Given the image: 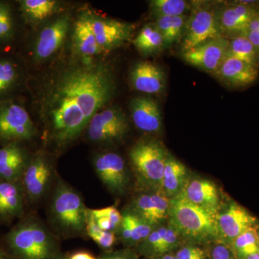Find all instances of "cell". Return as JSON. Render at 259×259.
I'll use <instances>...</instances> for the list:
<instances>
[{
    "label": "cell",
    "instance_id": "obj_42",
    "mask_svg": "<svg viewBox=\"0 0 259 259\" xmlns=\"http://www.w3.org/2000/svg\"><path fill=\"white\" fill-rule=\"evenodd\" d=\"M152 259H177L176 255L173 254V253H168V254H165L161 255V256L157 257V258H154Z\"/></svg>",
    "mask_w": 259,
    "mask_h": 259
},
{
    "label": "cell",
    "instance_id": "obj_32",
    "mask_svg": "<svg viewBox=\"0 0 259 259\" xmlns=\"http://www.w3.org/2000/svg\"><path fill=\"white\" fill-rule=\"evenodd\" d=\"M90 212L103 231L115 233L118 231L122 223V214L115 206L102 209H90Z\"/></svg>",
    "mask_w": 259,
    "mask_h": 259
},
{
    "label": "cell",
    "instance_id": "obj_19",
    "mask_svg": "<svg viewBox=\"0 0 259 259\" xmlns=\"http://www.w3.org/2000/svg\"><path fill=\"white\" fill-rule=\"evenodd\" d=\"M135 126L147 134H157L162 128V117L157 102L149 97H135L130 103Z\"/></svg>",
    "mask_w": 259,
    "mask_h": 259
},
{
    "label": "cell",
    "instance_id": "obj_18",
    "mask_svg": "<svg viewBox=\"0 0 259 259\" xmlns=\"http://www.w3.org/2000/svg\"><path fill=\"white\" fill-rule=\"evenodd\" d=\"M182 194L191 203L212 214H218L221 208L219 192L211 181L190 178Z\"/></svg>",
    "mask_w": 259,
    "mask_h": 259
},
{
    "label": "cell",
    "instance_id": "obj_27",
    "mask_svg": "<svg viewBox=\"0 0 259 259\" xmlns=\"http://www.w3.org/2000/svg\"><path fill=\"white\" fill-rule=\"evenodd\" d=\"M133 42L136 49L144 55L157 52L164 47L163 37L154 24H149L141 29Z\"/></svg>",
    "mask_w": 259,
    "mask_h": 259
},
{
    "label": "cell",
    "instance_id": "obj_36",
    "mask_svg": "<svg viewBox=\"0 0 259 259\" xmlns=\"http://www.w3.org/2000/svg\"><path fill=\"white\" fill-rule=\"evenodd\" d=\"M97 245L104 250L111 249L117 241V235L113 232L105 231L102 230L96 236L92 238Z\"/></svg>",
    "mask_w": 259,
    "mask_h": 259
},
{
    "label": "cell",
    "instance_id": "obj_45",
    "mask_svg": "<svg viewBox=\"0 0 259 259\" xmlns=\"http://www.w3.org/2000/svg\"><path fill=\"white\" fill-rule=\"evenodd\" d=\"M147 259H152V258H147Z\"/></svg>",
    "mask_w": 259,
    "mask_h": 259
},
{
    "label": "cell",
    "instance_id": "obj_11",
    "mask_svg": "<svg viewBox=\"0 0 259 259\" xmlns=\"http://www.w3.org/2000/svg\"><path fill=\"white\" fill-rule=\"evenodd\" d=\"M93 166L102 184L115 195L125 193L130 184V175L123 158L115 152L97 155Z\"/></svg>",
    "mask_w": 259,
    "mask_h": 259
},
{
    "label": "cell",
    "instance_id": "obj_28",
    "mask_svg": "<svg viewBox=\"0 0 259 259\" xmlns=\"http://www.w3.org/2000/svg\"><path fill=\"white\" fill-rule=\"evenodd\" d=\"M241 59L259 67V50L248 40L245 35L229 39L227 56Z\"/></svg>",
    "mask_w": 259,
    "mask_h": 259
},
{
    "label": "cell",
    "instance_id": "obj_14",
    "mask_svg": "<svg viewBox=\"0 0 259 259\" xmlns=\"http://www.w3.org/2000/svg\"><path fill=\"white\" fill-rule=\"evenodd\" d=\"M170 199L161 192L140 191L127 209L154 227L168 220Z\"/></svg>",
    "mask_w": 259,
    "mask_h": 259
},
{
    "label": "cell",
    "instance_id": "obj_33",
    "mask_svg": "<svg viewBox=\"0 0 259 259\" xmlns=\"http://www.w3.org/2000/svg\"><path fill=\"white\" fill-rule=\"evenodd\" d=\"M20 79L18 65L13 61L0 59V96L9 93Z\"/></svg>",
    "mask_w": 259,
    "mask_h": 259
},
{
    "label": "cell",
    "instance_id": "obj_20",
    "mask_svg": "<svg viewBox=\"0 0 259 259\" xmlns=\"http://www.w3.org/2000/svg\"><path fill=\"white\" fill-rule=\"evenodd\" d=\"M163 70L150 61H141L134 66L130 74L131 84L136 91L148 95L163 93L166 79Z\"/></svg>",
    "mask_w": 259,
    "mask_h": 259
},
{
    "label": "cell",
    "instance_id": "obj_26",
    "mask_svg": "<svg viewBox=\"0 0 259 259\" xmlns=\"http://www.w3.org/2000/svg\"><path fill=\"white\" fill-rule=\"evenodd\" d=\"M187 19V15L156 18L154 25L161 32L165 48L171 47L182 38L185 33Z\"/></svg>",
    "mask_w": 259,
    "mask_h": 259
},
{
    "label": "cell",
    "instance_id": "obj_35",
    "mask_svg": "<svg viewBox=\"0 0 259 259\" xmlns=\"http://www.w3.org/2000/svg\"><path fill=\"white\" fill-rule=\"evenodd\" d=\"M175 255L177 259H208L205 250L194 243L184 245Z\"/></svg>",
    "mask_w": 259,
    "mask_h": 259
},
{
    "label": "cell",
    "instance_id": "obj_29",
    "mask_svg": "<svg viewBox=\"0 0 259 259\" xmlns=\"http://www.w3.org/2000/svg\"><path fill=\"white\" fill-rule=\"evenodd\" d=\"M20 3L24 15L32 22L49 18L55 13L59 5L55 0H23Z\"/></svg>",
    "mask_w": 259,
    "mask_h": 259
},
{
    "label": "cell",
    "instance_id": "obj_22",
    "mask_svg": "<svg viewBox=\"0 0 259 259\" xmlns=\"http://www.w3.org/2000/svg\"><path fill=\"white\" fill-rule=\"evenodd\" d=\"M122 221L116 235L126 248H136L156 228L125 209L122 212Z\"/></svg>",
    "mask_w": 259,
    "mask_h": 259
},
{
    "label": "cell",
    "instance_id": "obj_21",
    "mask_svg": "<svg viewBox=\"0 0 259 259\" xmlns=\"http://www.w3.org/2000/svg\"><path fill=\"white\" fill-rule=\"evenodd\" d=\"M30 159L18 143H9L0 148V180L21 182Z\"/></svg>",
    "mask_w": 259,
    "mask_h": 259
},
{
    "label": "cell",
    "instance_id": "obj_13",
    "mask_svg": "<svg viewBox=\"0 0 259 259\" xmlns=\"http://www.w3.org/2000/svg\"><path fill=\"white\" fill-rule=\"evenodd\" d=\"M228 45L229 39L218 37L182 53V57L191 66L214 74L226 59Z\"/></svg>",
    "mask_w": 259,
    "mask_h": 259
},
{
    "label": "cell",
    "instance_id": "obj_30",
    "mask_svg": "<svg viewBox=\"0 0 259 259\" xmlns=\"http://www.w3.org/2000/svg\"><path fill=\"white\" fill-rule=\"evenodd\" d=\"M192 3L184 0H153L150 2V10L156 18L187 15Z\"/></svg>",
    "mask_w": 259,
    "mask_h": 259
},
{
    "label": "cell",
    "instance_id": "obj_10",
    "mask_svg": "<svg viewBox=\"0 0 259 259\" xmlns=\"http://www.w3.org/2000/svg\"><path fill=\"white\" fill-rule=\"evenodd\" d=\"M218 241L228 246L233 241L250 228H257L259 221L254 215L235 202H230L218 213Z\"/></svg>",
    "mask_w": 259,
    "mask_h": 259
},
{
    "label": "cell",
    "instance_id": "obj_16",
    "mask_svg": "<svg viewBox=\"0 0 259 259\" xmlns=\"http://www.w3.org/2000/svg\"><path fill=\"white\" fill-rule=\"evenodd\" d=\"M214 74L231 88H245L258 79L259 67L241 59L226 56Z\"/></svg>",
    "mask_w": 259,
    "mask_h": 259
},
{
    "label": "cell",
    "instance_id": "obj_5",
    "mask_svg": "<svg viewBox=\"0 0 259 259\" xmlns=\"http://www.w3.org/2000/svg\"><path fill=\"white\" fill-rule=\"evenodd\" d=\"M168 154L164 145L154 139L141 140L132 146L129 158L139 192H161Z\"/></svg>",
    "mask_w": 259,
    "mask_h": 259
},
{
    "label": "cell",
    "instance_id": "obj_39",
    "mask_svg": "<svg viewBox=\"0 0 259 259\" xmlns=\"http://www.w3.org/2000/svg\"><path fill=\"white\" fill-rule=\"evenodd\" d=\"M245 36L258 50H259V31H247Z\"/></svg>",
    "mask_w": 259,
    "mask_h": 259
},
{
    "label": "cell",
    "instance_id": "obj_8",
    "mask_svg": "<svg viewBox=\"0 0 259 259\" xmlns=\"http://www.w3.org/2000/svg\"><path fill=\"white\" fill-rule=\"evenodd\" d=\"M128 128L125 114L117 107L97 112L87 127L88 139L97 144L120 141L125 137Z\"/></svg>",
    "mask_w": 259,
    "mask_h": 259
},
{
    "label": "cell",
    "instance_id": "obj_41",
    "mask_svg": "<svg viewBox=\"0 0 259 259\" xmlns=\"http://www.w3.org/2000/svg\"><path fill=\"white\" fill-rule=\"evenodd\" d=\"M0 259H16L13 255L7 253L5 250L0 248Z\"/></svg>",
    "mask_w": 259,
    "mask_h": 259
},
{
    "label": "cell",
    "instance_id": "obj_44",
    "mask_svg": "<svg viewBox=\"0 0 259 259\" xmlns=\"http://www.w3.org/2000/svg\"><path fill=\"white\" fill-rule=\"evenodd\" d=\"M256 230H257V234H258V245H259V226L258 227H257Z\"/></svg>",
    "mask_w": 259,
    "mask_h": 259
},
{
    "label": "cell",
    "instance_id": "obj_2",
    "mask_svg": "<svg viewBox=\"0 0 259 259\" xmlns=\"http://www.w3.org/2000/svg\"><path fill=\"white\" fill-rule=\"evenodd\" d=\"M5 241L16 259H51L61 255L56 237L36 218H26L15 226Z\"/></svg>",
    "mask_w": 259,
    "mask_h": 259
},
{
    "label": "cell",
    "instance_id": "obj_9",
    "mask_svg": "<svg viewBox=\"0 0 259 259\" xmlns=\"http://www.w3.org/2000/svg\"><path fill=\"white\" fill-rule=\"evenodd\" d=\"M36 134L31 117L24 107L13 102L0 103V139L18 143Z\"/></svg>",
    "mask_w": 259,
    "mask_h": 259
},
{
    "label": "cell",
    "instance_id": "obj_31",
    "mask_svg": "<svg viewBox=\"0 0 259 259\" xmlns=\"http://www.w3.org/2000/svg\"><path fill=\"white\" fill-rule=\"evenodd\" d=\"M257 228H250L242 233L230 245L236 259H244L259 252Z\"/></svg>",
    "mask_w": 259,
    "mask_h": 259
},
{
    "label": "cell",
    "instance_id": "obj_24",
    "mask_svg": "<svg viewBox=\"0 0 259 259\" xmlns=\"http://www.w3.org/2000/svg\"><path fill=\"white\" fill-rule=\"evenodd\" d=\"M189 177L188 170L182 162L168 154L162 180L161 193L168 199H172L182 193Z\"/></svg>",
    "mask_w": 259,
    "mask_h": 259
},
{
    "label": "cell",
    "instance_id": "obj_6",
    "mask_svg": "<svg viewBox=\"0 0 259 259\" xmlns=\"http://www.w3.org/2000/svg\"><path fill=\"white\" fill-rule=\"evenodd\" d=\"M182 37V53L223 37L218 21L217 5L208 2H192ZM224 37V36H223Z\"/></svg>",
    "mask_w": 259,
    "mask_h": 259
},
{
    "label": "cell",
    "instance_id": "obj_40",
    "mask_svg": "<svg viewBox=\"0 0 259 259\" xmlns=\"http://www.w3.org/2000/svg\"><path fill=\"white\" fill-rule=\"evenodd\" d=\"M66 259H97L91 253L86 251H79L73 253Z\"/></svg>",
    "mask_w": 259,
    "mask_h": 259
},
{
    "label": "cell",
    "instance_id": "obj_37",
    "mask_svg": "<svg viewBox=\"0 0 259 259\" xmlns=\"http://www.w3.org/2000/svg\"><path fill=\"white\" fill-rule=\"evenodd\" d=\"M97 259H139V254L132 248H125L115 251H107Z\"/></svg>",
    "mask_w": 259,
    "mask_h": 259
},
{
    "label": "cell",
    "instance_id": "obj_7",
    "mask_svg": "<svg viewBox=\"0 0 259 259\" xmlns=\"http://www.w3.org/2000/svg\"><path fill=\"white\" fill-rule=\"evenodd\" d=\"M259 15V1H236L217 5L218 21L223 36L245 35L250 22Z\"/></svg>",
    "mask_w": 259,
    "mask_h": 259
},
{
    "label": "cell",
    "instance_id": "obj_25",
    "mask_svg": "<svg viewBox=\"0 0 259 259\" xmlns=\"http://www.w3.org/2000/svg\"><path fill=\"white\" fill-rule=\"evenodd\" d=\"M74 40L76 50L86 59L102 52L93 31L90 15H82L75 23Z\"/></svg>",
    "mask_w": 259,
    "mask_h": 259
},
{
    "label": "cell",
    "instance_id": "obj_43",
    "mask_svg": "<svg viewBox=\"0 0 259 259\" xmlns=\"http://www.w3.org/2000/svg\"><path fill=\"white\" fill-rule=\"evenodd\" d=\"M244 259H259V252L258 253H253V254H251L247 256L246 258Z\"/></svg>",
    "mask_w": 259,
    "mask_h": 259
},
{
    "label": "cell",
    "instance_id": "obj_15",
    "mask_svg": "<svg viewBox=\"0 0 259 259\" xmlns=\"http://www.w3.org/2000/svg\"><path fill=\"white\" fill-rule=\"evenodd\" d=\"M90 18L93 31L102 51H110L120 47L131 36L133 26L128 23L113 19L93 17L92 15Z\"/></svg>",
    "mask_w": 259,
    "mask_h": 259
},
{
    "label": "cell",
    "instance_id": "obj_23",
    "mask_svg": "<svg viewBox=\"0 0 259 259\" xmlns=\"http://www.w3.org/2000/svg\"><path fill=\"white\" fill-rule=\"evenodd\" d=\"M21 182L0 180V216L13 219L23 214L25 193Z\"/></svg>",
    "mask_w": 259,
    "mask_h": 259
},
{
    "label": "cell",
    "instance_id": "obj_38",
    "mask_svg": "<svg viewBox=\"0 0 259 259\" xmlns=\"http://www.w3.org/2000/svg\"><path fill=\"white\" fill-rule=\"evenodd\" d=\"M211 259H236L234 253L228 245L218 243L212 247L210 252Z\"/></svg>",
    "mask_w": 259,
    "mask_h": 259
},
{
    "label": "cell",
    "instance_id": "obj_3",
    "mask_svg": "<svg viewBox=\"0 0 259 259\" xmlns=\"http://www.w3.org/2000/svg\"><path fill=\"white\" fill-rule=\"evenodd\" d=\"M88 209L77 191L61 179L56 181L49 213L51 224L59 234L69 238L86 233Z\"/></svg>",
    "mask_w": 259,
    "mask_h": 259
},
{
    "label": "cell",
    "instance_id": "obj_1",
    "mask_svg": "<svg viewBox=\"0 0 259 259\" xmlns=\"http://www.w3.org/2000/svg\"><path fill=\"white\" fill-rule=\"evenodd\" d=\"M115 90L113 74L107 65L88 62L64 69L49 87L42 105L53 141L65 146L77 139Z\"/></svg>",
    "mask_w": 259,
    "mask_h": 259
},
{
    "label": "cell",
    "instance_id": "obj_34",
    "mask_svg": "<svg viewBox=\"0 0 259 259\" xmlns=\"http://www.w3.org/2000/svg\"><path fill=\"white\" fill-rule=\"evenodd\" d=\"M14 33V20L9 5L0 2V41L9 40Z\"/></svg>",
    "mask_w": 259,
    "mask_h": 259
},
{
    "label": "cell",
    "instance_id": "obj_4",
    "mask_svg": "<svg viewBox=\"0 0 259 259\" xmlns=\"http://www.w3.org/2000/svg\"><path fill=\"white\" fill-rule=\"evenodd\" d=\"M217 214L191 203L182 193L170 199L168 224L190 243L218 240Z\"/></svg>",
    "mask_w": 259,
    "mask_h": 259
},
{
    "label": "cell",
    "instance_id": "obj_17",
    "mask_svg": "<svg viewBox=\"0 0 259 259\" xmlns=\"http://www.w3.org/2000/svg\"><path fill=\"white\" fill-rule=\"evenodd\" d=\"M70 21L69 16L65 15L42 29L35 42L37 61L47 60L59 50L69 32Z\"/></svg>",
    "mask_w": 259,
    "mask_h": 259
},
{
    "label": "cell",
    "instance_id": "obj_12",
    "mask_svg": "<svg viewBox=\"0 0 259 259\" xmlns=\"http://www.w3.org/2000/svg\"><path fill=\"white\" fill-rule=\"evenodd\" d=\"M54 180V168L49 158L39 154L30 159L21 179L25 197L32 203L41 200Z\"/></svg>",
    "mask_w": 259,
    "mask_h": 259
}]
</instances>
